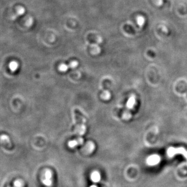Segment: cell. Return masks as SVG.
Listing matches in <instances>:
<instances>
[{
    "label": "cell",
    "instance_id": "1",
    "mask_svg": "<svg viewBox=\"0 0 187 187\" xmlns=\"http://www.w3.org/2000/svg\"><path fill=\"white\" fill-rule=\"evenodd\" d=\"M75 115L76 122L78 124V127H76V133L78 135H83L86 132V126L85 125L86 119L85 116L78 110H75Z\"/></svg>",
    "mask_w": 187,
    "mask_h": 187
},
{
    "label": "cell",
    "instance_id": "2",
    "mask_svg": "<svg viewBox=\"0 0 187 187\" xmlns=\"http://www.w3.org/2000/svg\"><path fill=\"white\" fill-rule=\"evenodd\" d=\"M42 182L46 187H50L53 185V174L50 170H45L42 177Z\"/></svg>",
    "mask_w": 187,
    "mask_h": 187
},
{
    "label": "cell",
    "instance_id": "3",
    "mask_svg": "<svg viewBox=\"0 0 187 187\" xmlns=\"http://www.w3.org/2000/svg\"><path fill=\"white\" fill-rule=\"evenodd\" d=\"M83 141L84 140L82 138H79L76 140L70 141L68 143V146L70 148H74L76 147V146H78V145H82L83 143Z\"/></svg>",
    "mask_w": 187,
    "mask_h": 187
},
{
    "label": "cell",
    "instance_id": "4",
    "mask_svg": "<svg viewBox=\"0 0 187 187\" xmlns=\"http://www.w3.org/2000/svg\"><path fill=\"white\" fill-rule=\"evenodd\" d=\"M90 179L94 183H97L101 180V176L99 171L97 170L93 171L90 175Z\"/></svg>",
    "mask_w": 187,
    "mask_h": 187
},
{
    "label": "cell",
    "instance_id": "5",
    "mask_svg": "<svg viewBox=\"0 0 187 187\" xmlns=\"http://www.w3.org/2000/svg\"><path fill=\"white\" fill-rule=\"evenodd\" d=\"M25 12H26V9H25L24 7H23V6H19L17 9V10H16V15L14 16L13 17V19H16V17H17L18 16L23 15L24 14Z\"/></svg>",
    "mask_w": 187,
    "mask_h": 187
},
{
    "label": "cell",
    "instance_id": "6",
    "mask_svg": "<svg viewBox=\"0 0 187 187\" xmlns=\"http://www.w3.org/2000/svg\"><path fill=\"white\" fill-rule=\"evenodd\" d=\"M95 145L93 142H88L87 143L86 145L85 146V149L87 151V152L89 153L93 152V151L95 149Z\"/></svg>",
    "mask_w": 187,
    "mask_h": 187
},
{
    "label": "cell",
    "instance_id": "7",
    "mask_svg": "<svg viewBox=\"0 0 187 187\" xmlns=\"http://www.w3.org/2000/svg\"><path fill=\"white\" fill-rule=\"evenodd\" d=\"M159 157L156 156H152V157L149 158L148 162L149 164L153 165L158 163L159 162Z\"/></svg>",
    "mask_w": 187,
    "mask_h": 187
},
{
    "label": "cell",
    "instance_id": "8",
    "mask_svg": "<svg viewBox=\"0 0 187 187\" xmlns=\"http://www.w3.org/2000/svg\"><path fill=\"white\" fill-rule=\"evenodd\" d=\"M9 68L12 71H15L18 68V64L15 61H12L9 64Z\"/></svg>",
    "mask_w": 187,
    "mask_h": 187
},
{
    "label": "cell",
    "instance_id": "9",
    "mask_svg": "<svg viewBox=\"0 0 187 187\" xmlns=\"http://www.w3.org/2000/svg\"><path fill=\"white\" fill-rule=\"evenodd\" d=\"M24 187V182L23 180L21 179H17L14 182L13 184V187Z\"/></svg>",
    "mask_w": 187,
    "mask_h": 187
},
{
    "label": "cell",
    "instance_id": "10",
    "mask_svg": "<svg viewBox=\"0 0 187 187\" xmlns=\"http://www.w3.org/2000/svg\"><path fill=\"white\" fill-rule=\"evenodd\" d=\"M124 30L130 34H134L135 33V30L130 25H127L125 26V27H124Z\"/></svg>",
    "mask_w": 187,
    "mask_h": 187
},
{
    "label": "cell",
    "instance_id": "11",
    "mask_svg": "<svg viewBox=\"0 0 187 187\" xmlns=\"http://www.w3.org/2000/svg\"><path fill=\"white\" fill-rule=\"evenodd\" d=\"M137 24L140 27H142L145 23V19L142 16H139L137 18Z\"/></svg>",
    "mask_w": 187,
    "mask_h": 187
},
{
    "label": "cell",
    "instance_id": "12",
    "mask_svg": "<svg viewBox=\"0 0 187 187\" xmlns=\"http://www.w3.org/2000/svg\"><path fill=\"white\" fill-rule=\"evenodd\" d=\"M33 23V18L31 17H28L26 20V26L28 27H31Z\"/></svg>",
    "mask_w": 187,
    "mask_h": 187
},
{
    "label": "cell",
    "instance_id": "13",
    "mask_svg": "<svg viewBox=\"0 0 187 187\" xmlns=\"http://www.w3.org/2000/svg\"><path fill=\"white\" fill-rule=\"evenodd\" d=\"M69 67L67 66V64H61V65L59 66V70L61 71V72H66V71H67L68 69V68Z\"/></svg>",
    "mask_w": 187,
    "mask_h": 187
},
{
    "label": "cell",
    "instance_id": "14",
    "mask_svg": "<svg viewBox=\"0 0 187 187\" xmlns=\"http://www.w3.org/2000/svg\"><path fill=\"white\" fill-rule=\"evenodd\" d=\"M1 141L2 142H7V144H9V138L6 135H3L1 136Z\"/></svg>",
    "mask_w": 187,
    "mask_h": 187
},
{
    "label": "cell",
    "instance_id": "15",
    "mask_svg": "<svg viewBox=\"0 0 187 187\" xmlns=\"http://www.w3.org/2000/svg\"><path fill=\"white\" fill-rule=\"evenodd\" d=\"M78 62L76 61H73L72 62L70 63L69 67L71 68H76L77 66H78Z\"/></svg>",
    "mask_w": 187,
    "mask_h": 187
},
{
    "label": "cell",
    "instance_id": "16",
    "mask_svg": "<svg viewBox=\"0 0 187 187\" xmlns=\"http://www.w3.org/2000/svg\"><path fill=\"white\" fill-rule=\"evenodd\" d=\"M90 187H97V186L96 185H90Z\"/></svg>",
    "mask_w": 187,
    "mask_h": 187
},
{
    "label": "cell",
    "instance_id": "17",
    "mask_svg": "<svg viewBox=\"0 0 187 187\" xmlns=\"http://www.w3.org/2000/svg\"><path fill=\"white\" fill-rule=\"evenodd\" d=\"M101 37H98L99 40H101ZM101 42H99V41H98V42L99 43H101Z\"/></svg>",
    "mask_w": 187,
    "mask_h": 187
}]
</instances>
